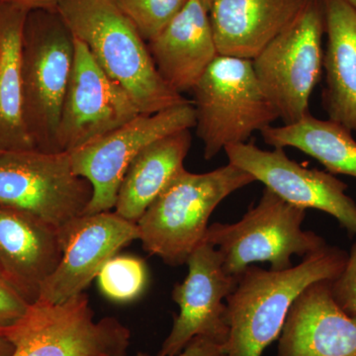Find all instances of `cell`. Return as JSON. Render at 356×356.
Returning a JSON list of instances; mask_svg holds the SVG:
<instances>
[{
    "label": "cell",
    "instance_id": "23",
    "mask_svg": "<svg viewBox=\"0 0 356 356\" xmlns=\"http://www.w3.org/2000/svg\"><path fill=\"white\" fill-rule=\"evenodd\" d=\"M98 286L107 298L119 303L134 301L146 289L149 274L143 259L114 255L97 275Z\"/></svg>",
    "mask_w": 356,
    "mask_h": 356
},
{
    "label": "cell",
    "instance_id": "24",
    "mask_svg": "<svg viewBox=\"0 0 356 356\" xmlns=\"http://www.w3.org/2000/svg\"><path fill=\"white\" fill-rule=\"evenodd\" d=\"M145 41L153 40L189 0H111Z\"/></svg>",
    "mask_w": 356,
    "mask_h": 356
},
{
    "label": "cell",
    "instance_id": "5",
    "mask_svg": "<svg viewBox=\"0 0 356 356\" xmlns=\"http://www.w3.org/2000/svg\"><path fill=\"white\" fill-rule=\"evenodd\" d=\"M305 218L306 209L264 188L259 203L240 221L208 227L204 243L219 250L225 270L236 277L257 262L285 270L293 266L294 255L304 259L327 245L322 236L302 228Z\"/></svg>",
    "mask_w": 356,
    "mask_h": 356
},
{
    "label": "cell",
    "instance_id": "16",
    "mask_svg": "<svg viewBox=\"0 0 356 356\" xmlns=\"http://www.w3.org/2000/svg\"><path fill=\"white\" fill-rule=\"evenodd\" d=\"M60 228L40 218L0 205V274L28 303L62 259Z\"/></svg>",
    "mask_w": 356,
    "mask_h": 356
},
{
    "label": "cell",
    "instance_id": "3",
    "mask_svg": "<svg viewBox=\"0 0 356 356\" xmlns=\"http://www.w3.org/2000/svg\"><path fill=\"white\" fill-rule=\"evenodd\" d=\"M255 182L252 175L228 163L209 172L178 173L137 222L143 248L170 266L186 264L204 242L218 205Z\"/></svg>",
    "mask_w": 356,
    "mask_h": 356
},
{
    "label": "cell",
    "instance_id": "28",
    "mask_svg": "<svg viewBox=\"0 0 356 356\" xmlns=\"http://www.w3.org/2000/svg\"><path fill=\"white\" fill-rule=\"evenodd\" d=\"M63 0H0L4 3L14 4L29 11L56 10Z\"/></svg>",
    "mask_w": 356,
    "mask_h": 356
},
{
    "label": "cell",
    "instance_id": "29",
    "mask_svg": "<svg viewBox=\"0 0 356 356\" xmlns=\"http://www.w3.org/2000/svg\"><path fill=\"white\" fill-rule=\"evenodd\" d=\"M13 344L0 334V356H13Z\"/></svg>",
    "mask_w": 356,
    "mask_h": 356
},
{
    "label": "cell",
    "instance_id": "27",
    "mask_svg": "<svg viewBox=\"0 0 356 356\" xmlns=\"http://www.w3.org/2000/svg\"><path fill=\"white\" fill-rule=\"evenodd\" d=\"M137 356H151L139 353ZM177 356H225L224 344L218 343L207 337H197Z\"/></svg>",
    "mask_w": 356,
    "mask_h": 356
},
{
    "label": "cell",
    "instance_id": "4",
    "mask_svg": "<svg viewBox=\"0 0 356 356\" xmlns=\"http://www.w3.org/2000/svg\"><path fill=\"white\" fill-rule=\"evenodd\" d=\"M191 91L194 128L207 161L227 147L247 143L255 132L280 119L250 60L218 56Z\"/></svg>",
    "mask_w": 356,
    "mask_h": 356
},
{
    "label": "cell",
    "instance_id": "11",
    "mask_svg": "<svg viewBox=\"0 0 356 356\" xmlns=\"http://www.w3.org/2000/svg\"><path fill=\"white\" fill-rule=\"evenodd\" d=\"M224 151L229 163L252 175L283 200L303 209L323 211L356 235L355 201L346 193L348 185L332 173L299 165L281 147L266 151L247 142Z\"/></svg>",
    "mask_w": 356,
    "mask_h": 356
},
{
    "label": "cell",
    "instance_id": "6",
    "mask_svg": "<svg viewBox=\"0 0 356 356\" xmlns=\"http://www.w3.org/2000/svg\"><path fill=\"white\" fill-rule=\"evenodd\" d=\"M74 58V35L57 9L30 11L23 39L24 117L41 151L60 152L58 124Z\"/></svg>",
    "mask_w": 356,
    "mask_h": 356
},
{
    "label": "cell",
    "instance_id": "13",
    "mask_svg": "<svg viewBox=\"0 0 356 356\" xmlns=\"http://www.w3.org/2000/svg\"><path fill=\"white\" fill-rule=\"evenodd\" d=\"M139 114L135 103L103 72L88 47L74 38V67L58 124V151L70 153L86 146Z\"/></svg>",
    "mask_w": 356,
    "mask_h": 356
},
{
    "label": "cell",
    "instance_id": "8",
    "mask_svg": "<svg viewBox=\"0 0 356 356\" xmlns=\"http://www.w3.org/2000/svg\"><path fill=\"white\" fill-rule=\"evenodd\" d=\"M325 34L322 0H308L296 19L252 60L255 76L283 125L310 113L322 76Z\"/></svg>",
    "mask_w": 356,
    "mask_h": 356
},
{
    "label": "cell",
    "instance_id": "10",
    "mask_svg": "<svg viewBox=\"0 0 356 356\" xmlns=\"http://www.w3.org/2000/svg\"><path fill=\"white\" fill-rule=\"evenodd\" d=\"M195 127L193 103L186 102L154 114H139L106 135L70 152L74 172L92 187L84 214L114 209L129 165L154 140Z\"/></svg>",
    "mask_w": 356,
    "mask_h": 356
},
{
    "label": "cell",
    "instance_id": "15",
    "mask_svg": "<svg viewBox=\"0 0 356 356\" xmlns=\"http://www.w3.org/2000/svg\"><path fill=\"white\" fill-rule=\"evenodd\" d=\"M331 281L312 283L295 300L276 356H356V314L337 303Z\"/></svg>",
    "mask_w": 356,
    "mask_h": 356
},
{
    "label": "cell",
    "instance_id": "32",
    "mask_svg": "<svg viewBox=\"0 0 356 356\" xmlns=\"http://www.w3.org/2000/svg\"><path fill=\"white\" fill-rule=\"evenodd\" d=\"M0 276H1V274H0Z\"/></svg>",
    "mask_w": 356,
    "mask_h": 356
},
{
    "label": "cell",
    "instance_id": "19",
    "mask_svg": "<svg viewBox=\"0 0 356 356\" xmlns=\"http://www.w3.org/2000/svg\"><path fill=\"white\" fill-rule=\"evenodd\" d=\"M327 49L322 102L330 120L356 132V8L346 0H322Z\"/></svg>",
    "mask_w": 356,
    "mask_h": 356
},
{
    "label": "cell",
    "instance_id": "25",
    "mask_svg": "<svg viewBox=\"0 0 356 356\" xmlns=\"http://www.w3.org/2000/svg\"><path fill=\"white\" fill-rule=\"evenodd\" d=\"M332 296L339 307L350 315L356 314V241L348 254L343 271L331 281Z\"/></svg>",
    "mask_w": 356,
    "mask_h": 356
},
{
    "label": "cell",
    "instance_id": "2",
    "mask_svg": "<svg viewBox=\"0 0 356 356\" xmlns=\"http://www.w3.org/2000/svg\"><path fill=\"white\" fill-rule=\"evenodd\" d=\"M57 11L74 38L129 95L140 114L188 102L159 76L147 43L111 0H63Z\"/></svg>",
    "mask_w": 356,
    "mask_h": 356
},
{
    "label": "cell",
    "instance_id": "18",
    "mask_svg": "<svg viewBox=\"0 0 356 356\" xmlns=\"http://www.w3.org/2000/svg\"><path fill=\"white\" fill-rule=\"evenodd\" d=\"M308 0H215L209 9L218 53L254 60L296 19Z\"/></svg>",
    "mask_w": 356,
    "mask_h": 356
},
{
    "label": "cell",
    "instance_id": "14",
    "mask_svg": "<svg viewBox=\"0 0 356 356\" xmlns=\"http://www.w3.org/2000/svg\"><path fill=\"white\" fill-rule=\"evenodd\" d=\"M60 236L62 259L42 285L38 299L53 304L83 293L107 261L139 240V229L137 222L107 211L70 220L60 227Z\"/></svg>",
    "mask_w": 356,
    "mask_h": 356
},
{
    "label": "cell",
    "instance_id": "22",
    "mask_svg": "<svg viewBox=\"0 0 356 356\" xmlns=\"http://www.w3.org/2000/svg\"><path fill=\"white\" fill-rule=\"evenodd\" d=\"M351 131L332 120L309 113L288 125L262 131L264 143L273 147H294L317 159L332 175L356 178V140Z\"/></svg>",
    "mask_w": 356,
    "mask_h": 356
},
{
    "label": "cell",
    "instance_id": "17",
    "mask_svg": "<svg viewBox=\"0 0 356 356\" xmlns=\"http://www.w3.org/2000/svg\"><path fill=\"white\" fill-rule=\"evenodd\" d=\"M147 48L159 76L172 90L179 95L192 90L219 56L209 10L199 0H189L161 32L147 42Z\"/></svg>",
    "mask_w": 356,
    "mask_h": 356
},
{
    "label": "cell",
    "instance_id": "26",
    "mask_svg": "<svg viewBox=\"0 0 356 356\" xmlns=\"http://www.w3.org/2000/svg\"><path fill=\"white\" fill-rule=\"evenodd\" d=\"M29 305L22 295L0 276V327L17 321Z\"/></svg>",
    "mask_w": 356,
    "mask_h": 356
},
{
    "label": "cell",
    "instance_id": "7",
    "mask_svg": "<svg viewBox=\"0 0 356 356\" xmlns=\"http://www.w3.org/2000/svg\"><path fill=\"white\" fill-rule=\"evenodd\" d=\"M0 334L13 344V356H126L131 341L118 318L95 320L84 292L63 303L37 300Z\"/></svg>",
    "mask_w": 356,
    "mask_h": 356
},
{
    "label": "cell",
    "instance_id": "20",
    "mask_svg": "<svg viewBox=\"0 0 356 356\" xmlns=\"http://www.w3.org/2000/svg\"><path fill=\"white\" fill-rule=\"evenodd\" d=\"M191 130L178 131L154 140L129 165L119 187L114 212L137 222L178 173L191 151Z\"/></svg>",
    "mask_w": 356,
    "mask_h": 356
},
{
    "label": "cell",
    "instance_id": "1",
    "mask_svg": "<svg viewBox=\"0 0 356 356\" xmlns=\"http://www.w3.org/2000/svg\"><path fill=\"white\" fill-rule=\"evenodd\" d=\"M348 254L325 245L285 270L248 266L226 300L229 332L225 356H261L280 337L297 297L312 283L336 280Z\"/></svg>",
    "mask_w": 356,
    "mask_h": 356
},
{
    "label": "cell",
    "instance_id": "21",
    "mask_svg": "<svg viewBox=\"0 0 356 356\" xmlns=\"http://www.w3.org/2000/svg\"><path fill=\"white\" fill-rule=\"evenodd\" d=\"M30 11L0 2V149H36L24 117L23 39Z\"/></svg>",
    "mask_w": 356,
    "mask_h": 356
},
{
    "label": "cell",
    "instance_id": "30",
    "mask_svg": "<svg viewBox=\"0 0 356 356\" xmlns=\"http://www.w3.org/2000/svg\"><path fill=\"white\" fill-rule=\"evenodd\" d=\"M199 1H200L201 3H202L203 6L209 10L211 6H212V3L215 0H199Z\"/></svg>",
    "mask_w": 356,
    "mask_h": 356
},
{
    "label": "cell",
    "instance_id": "12",
    "mask_svg": "<svg viewBox=\"0 0 356 356\" xmlns=\"http://www.w3.org/2000/svg\"><path fill=\"white\" fill-rule=\"evenodd\" d=\"M186 264V277L172 290L179 313L156 356H177L197 337L224 346L228 341L226 300L238 277L226 273L219 250L207 243L194 250Z\"/></svg>",
    "mask_w": 356,
    "mask_h": 356
},
{
    "label": "cell",
    "instance_id": "9",
    "mask_svg": "<svg viewBox=\"0 0 356 356\" xmlns=\"http://www.w3.org/2000/svg\"><path fill=\"white\" fill-rule=\"evenodd\" d=\"M92 187L74 172L67 152L0 149V205L60 228L81 216Z\"/></svg>",
    "mask_w": 356,
    "mask_h": 356
},
{
    "label": "cell",
    "instance_id": "31",
    "mask_svg": "<svg viewBox=\"0 0 356 356\" xmlns=\"http://www.w3.org/2000/svg\"><path fill=\"white\" fill-rule=\"evenodd\" d=\"M346 1L350 2L351 6H353V7H355V8H356V0H346Z\"/></svg>",
    "mask_w": 356,
    "mask_h": 356
}]
</instances>
